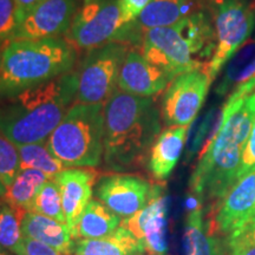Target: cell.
<instances>
[{
	"label": "cell",
	"mask_w": 255,
	"mask_h": 255,
	"mask_svg": "<svg viewBox=\"0 0 255 255\" xmlns=\"http://www.w3.org/2000/svg\"><path fill=\"white\" fill-rule=\"evenodd\" d=\"M255 115V82L238 88L223 109L221 122L191 174L189 188L200 201L221 200L237 181Z\"/></svg>",
	"instance_id": "6da1fadb"
},
{
	"label": "cell",
	"mask_w": 255,
	"mask_h": 255,
	"mask_svg": "<svg viewBox=\"0 0 255 255\" xmlns=\"http://www.w3.org/2000/svg\"><path fill=\"white\" fill-rule=\"evenodd\" d=\"M161 122L152 97H138L119 88L104 104L105 167L127 171L144 163Z\"/></svg>",
	"instance_id": "7a4b0ae2"
},
{
	"label": "cell",
	"mask_w": 255,
	"mask_h": 255,
	"mask_svg": "<svg viewBox=\"0 0 255 255\" xmlns=\"http://www.w3.org/2000/svg\"><path fill=\"white\" fill-rule=\"evenodd\" d=\"M78 72L27 89L0 107V132L17 144L45 142L77 100Z\"/></svg>",
	"instance_id": "3957f363"
},
{
	"label": "cell",
	"mask_w": 255,
	"mask_h": 255,
	"mask_svg": "<svg viewBox=\"0 0 255 255\" xmlns=\"http://www.w3.org/2000/svg\"><path fill=\"white\" fill-rule=\"evenodd\" d=\"M0 65V97L9 100L71 71L77 51L68 39L47 38L4 44Z\"/></svg>",
	"instance_id": "277c9868"
},
{
	"label": "cell",
	"mask_w": 255,
	"mask_h": 255,
	"mask_svg": "<svg viewBox=\"0 0 255 255\" xmlns=\"http://www.w3.org/2000/svg\"><path fill=\"white\" fill-rule=\"evenodd\" d=\"M215 45L216 34L208 17L199 11L171 26L146 31L139 53L175 78L181 73L207 69L205 60L209 57L212 60Z\"/></svg>",
	"instance_id": "5b68a950"
},
{
	"label": "cell",
	"mask_w": 255,
	"mask_h": 255,
	"mask_svg": "<svg viewBox=\"0 0 255 255\" xmlns=\"http://www.w3.org/2000/svg\"><path fill=\"white\" fill-rule=\"evenodd\" d=\"M46 145L65 167H97L104 152V104L72 105Z\"/></svg>",
	"instance_id": "8992f818"
},
{
	"label": "cell",
	"mask_w": 255,
	"mask_h": 255,
	"mask_svg": "<svg viewBox=\"0 0 255 255\" xmlns=\"http://www.w3.org/2000/svg\"><path fill=\"white\" fill-rule=\"evenodd\" d=\"M127 46L113 41L88 53L78 71L76 103L105 104L119 88L121 68L129 52Z\"/></svg>",
	"instance_id": "52a82bcc"
},
{
	"label": "cell",
	"mask_w": 255,
	"mask_h": 255,
	"mask_svg": "<svg viewBox=\"0 0 255 255\" xmlns=\"http://www.w3.org/2000/svg\"><path fill=\"white\" fill-rule=\"evenodd\" d=\"M253 8L245 0H219L215 6L216 45L207 72L214 81L220 70L242 44L254 28Z\"/></svg>",
	"instance_id": "ba28073f"
},
{
	"label": "cell",
	"mask_w": 255,
	"mask_h": 255,
	"mask_svg": "<svg viewBox=\"0 0 255 255\" xmlns=\"http://www.w3.org/2000/svg\"><path fill=\"white\" fill-rule=\"evenodd\" d=\"M122 26L119 0H89L76 13L65 39L91 51L115 41Z\"/></svg>",
	"instance_id": "9c48e42d"
},
{
	"label": "cell",
	"mask_w": 255,
	"mask_h": 255,
	"mask_svg": "<svg viewBox=\"0 0 255 255\" xmlns=\"http://www.w3.org/2000/svg\"><path fill=\"white\" fill-rule=\"evenodd\" d=\"M212 82L207 69L193 70L176 76L168 85L162 100L161 114L165 126H191L205 104Z\"/></svg>",
	"instance_id": "30bf717a"
},
{
	"label": "cell",
	"mask_w": 255,
	"mask_h": 255,
	"mask_svg": "<svg viewBox=\"0 0 255 255\" xmlns=\"http://www.w3.org/2000/svg\"><path fill=\"white\" fill-rule=\"evenodd\" d=\"M159 184H152L135 174H109L100 177L95 195L121 219L135 215L151 200Z\"/></svg>",
	"instance_id": "8fae6325"
},
{
	"label": "cell",
	"mask_w": 255,
	"mask_h": 255,
	"mask_svg": "<svg viewBox=\"0 0 255 255\" xmlns=\"http://www.w3.org/2000/svg\"><path fill=\"white\" fill-rule=\"evenodd\" d=\"M77 12V0H41L18 25L8 41L59 38L68 33Z\"/></svg>",
	"instance_id": "7c38bea8"
},
{
	"label": "cell",
	"mask_w": 255,
	"mask_h": 255,
	"mask_svg": "<svg viewBox=\"0 0 255 255\" xmlns=\"http://www.w3.org/2000/svg\"><path fill=\"white\" fill-rule=\"evenodd\" d=\"M121 226L138 240L148 255H162L168 250V197L164 187L157 190L144 208L124 219Z\"/></svg>",
	"instance_id": "4fadbf2b"
},
{
	"label": "cell",
	"mask_w": 255,
	"mask_h": 255,
	"mask_svg": "<svg viewBox=\"0 0 255 255\" xmlns=\"http://www.w3.org/2000/svg\"><path fill=\"white\" fill-rule=\"evenodd\" d=\"M199 0H151L135 20L122 26L115 41L126 45H139L146 31L171 26L195 13Z\"/></svg>",
	"instance_id": "5bb4252c"
},
{
	"label": "cell",
	"mask_w": 255,
	"mask_h": 255,
	"mask_svg": "<svg viewBox=\"0 0 255 255\" xmlns=\"http://www.w3.org/2000/svg\"><path fill=\"white\" fill-rule=\"evenodd\" d=\"M255 220V170L235 181L220 200L215 214L216 229L222 234H233Z\"/></svg>",
	"instance_id": "9a60e30c"
},
{
	"label": "cell",
	"mask_w": 255,
	"mask_h": 255,
	"mask_svg": "<svg viewBox=\"0 0 255 255\" xmlns=\"http://www.w3.org/2000/svg\"><path fill=\"white\" fill-rule=\"evenodd\" d=\"M98 174L89 167L66 168L52 178L59 188L64 215L73 239L81 216L92 200Z\"/></svg>",
	"instance_id": "2e32d148"
},
{
	"label": "cell",
	"mask_w": 255,
	"mask_h": 255,
	"mask_svg": "<svg viewBox=\"0 0 255 255\" xmlns=\"http://www.w3.org/2000/svg\"><path fill=\"white\" fill-rule=\"evenodd\" d=\"M174 77L148 62L138 51H129L122 64L119 89L138 97H152L168 88Z\"/></svg>",
	"instance_id": "e0dca14e"
},
{
	"label": "cell",
	"mask_w": 255,
	"mask_h": 255,
	"mask_svg": "<svg viewBox=\"0 0 255 255\" xmlns=\"http://www.w3.org/2000/svg\"><path fill=\"white\" fill-rule=\"evenodd\" d=\"M189 127H168L158 133L148 158L149 170L156 180H165L174 170L186 144Z\"/></svg>",
	"instance_id": "ac0fdd59"
},
{
	"label": "cell",
	"mask_w": 255,
	"mask_h": 255,
	"mask_svg": "<svg viewBox=\"0 0 255 255\" xmlns=\"http://www.w3.org/2000/svg\"><path fill=\"white\" fill-rule=\"evenodd\" d=\"M23 237L43 242L62 255L75 253L76 242L68 226L47 216L26 212L21 220Z\"/></svg>",
	"instance_id": "d6986e66"
},
{
	"label": "cell",
	"mask_w": 255,
	"mask_h": 255,
	"mask_svg": "<svg viewBox=\"0 0 255 255\" xmlns=\"http://www.w3.org/2000/svg\"><path fill=\"white\" fill-rule=\"evenodd\" d=\"M75 255H148L138 240L120 226L102 239H82L76 241Z\"/></svg>",
	"instance_id": "ffe728a7"
},
{
	"label": "cell",
	"mask_w": 255,
	"mask_h": 255,
	"mask_svg": "<svg viewBox=\"0 0 255 255\" xmlns=\"http://www.w3.org/2000/svg\"><path fill=\"white\" fill-rule=\"evenodd\" d=\"M184 255H225L226 246L219 238L209 234L201 207L188 213L183 233Z\"/></svg>",
	"instance_id": "44dd1931"
},
{
	"label": "cell",
	"mask_w": 255,
	"mask_h": 255,
	"mask_svg": "<svg viewBox=\"0 0 255 255\" xmlns=\"http://www.w3.org/2000/svg\"><path fill=\"white\" fill-rule=\"evenodd\" d=\"M122 220L101 201L91 200L76 229V239H102L120 227Z\"/></svg>",
	"instance_id": "7402d4cb"
},
{
	"label": "cell",
	"mask_w": 255,
	"mask_h": 255,
	"mask_svg": "<svg viewBox=\"0 0 255 255\" xmlns=\"http://www.w3.org/2000/svg\"><path fill=\"white\" fill-rule=\"evenodd\" d=\"M49 180H52L49 175L36 169H23L19 171L11 186L6 188L2 200L9 206L28 212L41 186Z\"/></svg>",
	"instance_id": "603a6c76"
},
{
	"label": "cell",
	"mask_w": 255,
	"mask_h": 255,
	"mask_svg": "<svg viewBox=\"0 0 255 255\" xmlns=\"http://www.w3.org/2000/svg\"><path fill=\"white\" fill-rule=\"evenodd\" d=\"M15 148L20 159V170L36 169L53 178L55 175L68 168L51 154L47 149L46 141L30 144H17Z\"/></svg>",
	"instance_id": "cb8c5ba5"
},
{
	"label": "cell",
	"mask_w": 255,
	"mask_h": 255,
	"mask_svg": "<svg viewBox=\"0 0 255 255\" xmlns=\"http://www.w3.org/2000/svg\"><path fill=\"white\" fill-rule=\"evenodd\" d=\"M25 214L26 210L15 208L5 202L0 208V247L14 255L20 254L23 241L20 225Z\"/></svg>",
	"instance_id": "d4e9b609"
},
{
	"label": "cell",
	"mask_w": 255,
	"mask_h": 255,
	"mask_svg": "<svg viewBox=\"0 0 255 255\" xmlns=\"http://www.w3.org/2000/svg\"><path fill=\"white\" fill-rule=\"evenodd\" d=\"M255 78V45L244 49L229 63L225 78L220 84L219 91L225 92L234 84H244Z\"/></svg>",
	"instance_id": "484cf974"
},
{
	"label": "cell",
	"mask_w": 255,
	"mask_h": 255,
	"mask_svg": "<svg viewBox=\"0 0 255 255\" xmlns=\"http://www.w3.org/2000/svg\"><path fill=\"white\" fill-rule=\"evenodd\" d=\"M28 212L47 216V218H51L66 225L60 191L55 181L49 180L41 186Z\"/></svg>",
	"instance_id": "4316f807"
},
{
	"label": "cell",
	"mask_w": 255,
	"mask_h": 255,
	"mask_svg": "<svg viewBox=\"0 0 255 255\" xmlns=\"http://www.w3.org/2000/svg\"><path fill=\"white\" fill-rule=\"evenodd\" d=\"M20 171V159L17 148L5 135L0 132V180L9 187Z\"/></svg>",
	"instance_id": "83f0119b"
},
{
	"label": "cell",
	"mask_w": 255,
	"mask_h": 255,
	"mask_svg": "<svg viewBox=\"0 0 255 255\" xmlns=\"http://www.w3.org/2000/svg\"><path fill=\"white\" fill-rule=\"evenodd\" d=\"M17 26L14 0H0V45L8 41Z\"/></svg>",
	"instance_id": "f1b7e54d"
},
{
	"label": "cell",
	"mask_w": 255,
	"mask_h": 255,
	"mask_svg": "<svg viewBox=\"0 0 255 255\" xmlns=\"http://www.w3.org/2000/svg\"><path fill=\"white\" fill-rule=\"evenodd\" d=\"M253 170H255V115L251 127L250 136H248L246 146H245L244 154H242L241 164L240 168H239L237 180Z\"/></svg>",
	"instance_id": "f546056e"
},
{
	"label": "cell",
	"mask_w": 255,
	"mask_h": 255,
	"mask_svg": "<svg viewBox=\"0 0 255 255\" xmlns=\"http://www.w3.org/2000/svg\"><path fill=\"white\" fill-rule=\"evenodd\" d=\"M150 1L151 0H119L123 26L135 20Z\"/></svg>",
	"instance_id": "4dcf8cb0"
},
{
	"label": "cell",
	"mask_w": 255,
	"mask_h": 255,
	"mask_svg": "<svg viewBox=\"0 0 255 255\" xmlns=\"http://www.w3.org/2000/svg\"><path fill=\"white\" fill-rule=\"evenodd\" d=\"M19 255H62L58 252L51 248L43 242L23 237L21 241V250Z\"/></svg>",
	"instance_id": "1f68e13d"
},
{
	"label": "cell",
	"mask_w": 255,
	"mask_h": 255,
	"mask_svg": "<svg viewBox=\"0 0 255 255\" xmlns=\"http://www.w3.org/2000/svg\"><path fill=\"white\" fill-rule=\"evenodd\" d=\"M210 117H212V113H208L200 121V123L196 126L195 133L191 137L189 142V148H188V156H191L197 150L201 143H202L203 138H205L207 130H208L209 123H210Z\"/></svg>",
	"instance_id": "d6a6232c"
},
{
	"label": "cell",
	"mask_w": 255,
	"mask_h": 255,
	"mask_svg": "<svg viewBox=\"0 0 255 255\" xmlns=\"http://www.w3.org/2000/svg\"><path fill=\"white\" fill-rule=\"evenodd\" d=\"M241 242H250V244H255V220L245 226L244 228L239 229L233 234L228 235L226 244H241Z\"/></svg>",
	"instance_id": "836d02e7"
},
{
	"label": "cell",
	"mask_w": 255,
	"mask_h": 255,
	"mask_svg": "<svg viewBox=\"0 0 255 255\" xmlns=\"http://www.w3.org/2000/svg\"><path fill=\"white\" fill-rule=\"evenodd\" d=\"M41 0H14L15 11H17L18 25L23 21V19L30 13Z\"/></svg>",
	"instance_id": "e575fe53"
},
{
	"label": "cell",
	"mask_w": 255,
	"mask_h": 255,
	"mask_svg": "<svg viewBox=\"0 0 255 255\" xmlns=\"http://www.w3.org/2000/svg\"><path fill=\"white\" fill-rule=\"evenodd\" d=\"M229 255H255V244L241 242V244L228 245Z\"/></svg>",
	"instance_id": "d590c367"
},
{
	"label": "cell",
	"mask_w": 255,
	"mask_h": 255,
	"mask_svg": "<svg viewBox=\"0 0 255 255\" xmlns=\"http://www.w3.org/2000/svg\"><path fill=\"white\" fill-rule=\"evenodd\" d=\"M5 193H6V186L2 183V181L0 180V197H1V199H2V196L5 195Z\"/></svg>",
	"instance_id": "8d00e7d4"
},
{
	"label": "cell",
	"mask_w": 255,
	"mask_h": 255,
	"mask_svg": "<svg viewBox=\"0 0 255 255\" xmlns=\"http://www.w3.org/2000/svg\"><path fill=\"white\" fill-rule=\"evenodd\" d=\"M1 53H2V50H0V65H1Z\"/></svg>",
	"instance_id": "74e56055"
},
{
	"label": "cell",
	"mask_w": 255,
	"mask_h": 255,
	"mask_svg": "<svg viewBox=\"0 0 255 255\" xmlns=\"http://www.w3.org/2000/svg\"><path fill=\"white\" fill-rule=\"evenodd\" d=\"M1 253H4V248L0 247V254H1Z\"/></svg>",
	"instance_id": "f35d334b"
},
{
	"label": "cell",
	"mask_w": 255,
	"mask_h": 255,
	"mask_svg": "<svg viewBox=\"0 0 255 255\" xmlns=\"http://www.w3.org/2000/svg\"><path fill=\"white\" fill-rule=\"evenodd\" d=\"M2 203H4V202H2V201H1V197H0V208H1V206H2Z\"/></svg>",
	"instance_id": "ab89813d"
},
{
	"label": "cell",
	"mask_w": 255,
	"mask_h": 255,
	"mask_svg": "<svg viewBox=\"0 0 255 255\" xmlns=\"http://www.w3.org/2000/svg\"><path fill=\"white\" fill-rule=\"evenodd\" d=\"M0 255H7V254H5V253H1Z\"/></svg>",
	"instance_id": "60d3db41"
},
{
	"label": "cell",
	"mask_w": 255,
	"mask_h": 255,
	"mask_svg": "<svg viewBox=\"0 0 255 255\" xmlns=\"http://www.w3.org/2000/svg\"><path fill=\"white\" fill-rule=\"evenodd\" d=\"M84 1H85V2H87V1H89V0H84Z\"/></svg>",
	"instance_id": "b9f144b4"
},
{
	"label": "cell",
	"mask_w": 255,
	"mask_h": 255,
	"mask_svg": "<svg viewBox=\"0 0 255 255\" xmlns=\"http://www.w3.org/2000/svg\"><path fill=\"white\" fill-rule=\"evenodd\" d=\"M162 255H165V254H162Z\"/></svg>",
	"instance_id": "7bdbcfd3"
}]
</instances>
